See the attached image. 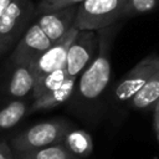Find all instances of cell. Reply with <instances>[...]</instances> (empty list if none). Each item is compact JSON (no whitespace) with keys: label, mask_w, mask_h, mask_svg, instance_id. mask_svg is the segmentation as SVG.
Returning <instances> with one entry per match:
<instances>
[{"label":"cell","mask_w":159,"mask_h":159,"mask_svg":"<svg viewBox=\"0 0 159 159\" xmlns=\"http://www.w3.org/2000/svg\"><path fill=\"white\" fill-rule=\"evenodd\" d=\"M117 30L118 26L116 24L97 30L98 51L92 62L77 78L73 96L68 101L70 108L77 116H91L109 84L112 75L111 52Z\"/></svg>","instance_id":"obj_1"},{"label":"cell","mask_w":159,"mask_h":159,"mask_svg":"<svg viewBox=\"0 0 159 159\" xmlns=\"http://www.w3.org/2000/svg\"><path fill=\"white\" fill-rule=\"evenodd\" d=\"M128 0H84L77 7L75 27L78 30H101L124 19Z\"/></svg>","instance_id":"obj_2"},{"label":"cell","mask_w":159,"mask_h":159,"mask_svg":"<svg viewBox=\"0 0 159 159\" xmlns=\"http://www.w3.org/2000/svg\"><path fill=\"white\" fill-rule=\"evenodd\" d=\"M37 16L32 0H14L0 17V48L2 53L19 42L21 36Z\"/></svg>","instance_id":"obj_3"},{"label":"cell","mask_w":159,"mask_h":159,"mask_svg":"<svg viewBox=\"0 0 159 159\" xmlns=\"http://www.w3.org/2000/svg\"><path fill=\"white\" fill-rule=\"evenodd\" d=\"M72 127L66 119H50L37 123L11 138L10 145L15 153L39 149L62 142L66 132Z\"/></svg>","instance_id":"obj_4"},{"label":"cell","mask_w":159,"mask_h":159,"mask_svg":"<svg viewBox=\"0 0 159 159\" xmlns=\"http://www.w3.org/2000/svg\"><path fill=\"white\" fill-rule=\"evenodd\" d=\"M158 70L159 53L147 55L118 81L113 91V99L117 103L129 102Z\"/></svg>","instance_id":"obj_5"},{"label":"cell","mask_w":159,"mask_h":159,"mask_svg":"<svg viewBox=\"0 0 159 159\" xmlns=\"http://www.w3.org/2000/svg\"><path fill=\"white\" fill-rule=\"evenodd\" d=\"M98 51V31L78 30L68 51L66 68L70 76L78 78L86 67L92 62Z\"/></svg>","instance_id":"obj_6"},{"label":"cell","mask_w":159,"mask_h":159,"mask_svg":"<svg viewBox=\"0 0 159 159\" xmlns=\"http://www.w3.org/2000/svg\"><path fill=\"white\" fill-rule=\"evenodd\" d=\"M52 43L53 42L35 21L29 26L19 42L15 45L10 56V61L32 65L35 60L41 53H43Z\"/></svg>","instance_id":"obj_7"},{"label":"cell","mask_w":159,"mask_h":159,"mask_svg":"<svg viewBox=\"0 0 159 159\" xmlns=\"http://www.w3.org/2000/svg\"><path fill=\"white\" fill-rule=\"evenodd\" d=\"M77 32H78V29L73 26L70 30V32H67L58 41L53 42L43 53H41L35 60V62L32 63V68L35 72V80L52 71L66 67L67 51Z\"/></svg>","instance_id":"obj_8"},{"label":"cell","mask_w":159,"mask_h":159,"mask_svg":"<svg viewBox=\"0 0 159 159\" xmlns=\"http://www.w3.org/2000/svg\"><path fill=\"white\" fill-rule=\"evenodd\" d=\"M77 7L78 5H75L60 10L39 14L36 16V22L48 36V39L52 42H56L62 39L67 32H70V30L73 27L77 15Z\"/></svg>","instance_id":"obj_9"},{"label":"cell","mask_w":159,"mask_h":159,"mask_svg":"<svg viewBox=\"0 0 159 159\" xmlns=\"http://www.w3.org/2000/svg\"><path fill=\"white\" fill-rule=\"evenodd\" d=\"M10 73L5 83V93L10 99L32 96L35 86V72L32 65L10 61Z\"/></svg>","instance_id":"obj_10"},{"label":"cell","mask_w":159,"mask_h":159,"mask_svg":"<svg viewBox=\"0 0 159 159\" xmlns=\"http://www.w3.org/2000/svg\"><path fill=\"white\" fill-rule=\"evenodd\" d=\"M76 83H77V78L70 76L58 88L48 91V92L41 94L40 97L34 98L31 102L30 113L52 109L55 107H58V106L68 102L73 96Z\"/></svg>","instance_id":"obj_11"},{"label":"cell","mask_w":159,"mask_h":159,"mask_svg":"<svg viewBox=\"0 0 159 159\" xmlns=\"http://www.w3.org/2000/svg\"><path fill=\"white\" fill-rule=\"evenodd\" d=\"M31 103L25 98L10 99L4 107L0 108V134L9 132L16 127L29 113Z\"/></svg>","instance_id":"obj_12"},{"label":"cell","mask_w":159,"mask_h":159,"mask_svg":"<svg viewBox=\"0 0 159 159\" xmlns=\"http://www.w3.org/2000/svg\"><path fill=\"white\" fill-rule=\"evenodd\" d=\"M61 144L80 159L88 158L93 152V140L88 132L76 129L73 125L66 132Z\"/></svg>","instance_id":"obj_13"},{"label":"cell","mask_w":159,"mask_h":159,"mask_svg":"<svg viewBox=\"0 0 159 159\" xmlns=\"http://www.w3.org/2000/svg\"><path fill=\"white\" fill-rule=\"evenodd\" d=\"M159 102V70L149 78L144 87L129 101L134 109H150Z\"/></svg>","instance_id":"obj_14"},{"label":"cell","mask_w":159,"mask_h":159,"mask_svg":"<svg viewBox=\"0 0 159 159\" xmlns=\"http://www.w3.org/2000/svg\"><path fill=\"white\" fill-rule=\"evenodd\" d=\"M15 155L16 159H80L70 153L61 143L39 149L17 152Z\"/></svg>","instance_id":"obj_15"},{"label":"cell","mask_w":159,"mask_h":159,"mask_svg":"<svg viewBox=\"0 0 159 159\" xmlns=\"http://www.w3.org/2000/svg\"><path fill=\"white\" fill-rule=\"evenodd\" d=\"M68 77H70V75L67 72V68L63 67V68L52 71V72H50L47 75H43L42 77L36 78L35 80L34 91H32V96H31L32 99L40 97L41 94H43V93H46L48 91L58 88Z\"/></svg>","instance_id":"obj_16"},{"label":"cell","mask_w":159,"mask_h":159,"mask_svg":"<svg viewBox=\"0 0 159 159\" xmlns=\"http://www.w3.org/2000/svg\"><path fill=\"white\" fill-rule=\"evenodd\" d=\"M159 6V0H128L124 17H134L153 11Z\"/></svg>","instance_id":"obj_17"},{"label":"cell","mask_w":159,"mask_h":159,"mask_svg":"<svg viewBox=\"0 0 159 159\" xmlns=\"http://www.w3.org/2000/svg\"><path fill=\"white\" fill-rule=\"evenodd\" d=\"M83 1L84 0H39V2L36 4L37 15L53 11V10H60V9L68 7V6L80 5Z\"/></svg>","instance_id":"obj_18"},{"label":"cell","mask_w":159,"mask_h":159,"mask_svg":"<svg viewBox=\"0 0 159 159\" xmlns=\"http://www.w3.org/2000/svg\"><path fill=\"white\" fill-rule=\"evenodd\" d=\"M0 159H16L14 149L5 142H0Z\"/></svg>","instance_id":"obj_19"},{"label":"cell","mask_w":159,"mask_h":159,"mask_svg":"<svg viewBox=\"0 0 159 159\" xmlns=\"http://www.w3.org/2000/svg\"><path fill=\"white\" fill-rule=\"evenodd\" d=\"M153 124H154V132L157 140L159 143V102L154 107V117H153Z\"/></svg>","instance_id":"obj_20"},{"label":"cell","mask_w":159,"mask_h":159,"mask_svg":"<svg viewBox=\"0 0 159 159\" xmlns=\"http://www.w3.org/2000/svg\"><path fill=\"white\" fill-rule=\"evenodd\" d=\"M14 0H0V17L2 16V14L7 10V7L11 5Z\"/></svg>","instance_id":"obj_21"},{"label":"cell","mask_w":159,"mask_h":159,"mask_svg":"<svg viewBox=\"0 0 159 159\" xmlns=\"http://www.w3.org/2000/svg\"><path fill=\"white\" fill-rule=\"evenodd\" d=\"M0 55H2V51H1V48H0Z\"/></svg>","instance_id":"obj_22"}]
</instances>
